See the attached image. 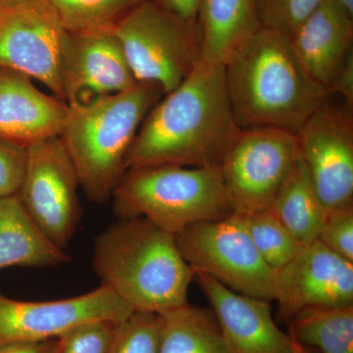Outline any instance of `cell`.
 Segmentation results:
<instances>
[{"label": "cell", "mask_w": 353, "mask_h": 353, "mask_svg": "<svg viewBox=\"0 0 353 353\" xmlns=\"http://www.w3.org/2000/svg\"><path fill=\"white\" fill-rule=\"evenodd\" d=\"M299 157L294 132L275 128L241 130L219 167L234 213L270 209Z\"/></svg>", "instance_id": "ba28073f"}, {"label": "cell", "mask_w": 353, "mask_h": 353, "mask_svg": "<svg viewBox=\"0 0 353 353\" xmlns=\"http://www.w3.org/2000/svg\"><path fill=\"white\" fill-rule=\"evenodd\" d=\"M67 36L48 0H0V68L31 77L62 101Z\"/></svg>", "instance_id": "9c48e42d"}, {"label": "cell", "mask_w": 353, "mask_h": 353, "mask_svg": "<svg viewBox=\"0 0 353 353\" xmlns=\"http://www.w3.org/2000/svg\"><path fill=\"white\" fill-rule=\"evenodd\" d=\"M348 15L353 17V0H336Z\"/></svg>", "instance_id": "d6a6232c"}, {"label": "cell", "mask_w": 353, "mask_h": 353, "mask_svg": "<svg viewBox=\"0 0 353 353\" xmlns=\"http://www.w3.org/2000/svg\"><path fill=\"white\" fill-rule=\"evenodd\" d=\"M70 260L32 219L18 194L0 197V270L58 267Z\"/></svg>", "instance_id": "ac0fdd59"}, {"label": "cell", "mask_w": 353, "mask_h": 353, "mask_svg": "<svg viewBox=\"0 0 353 353\" xmlns=\"http://www.w3.org/2000/svg\"><path fill=\"white\" fill-rule=\"evenodd\" d=\"M270 209L301 245L306 246L318 240L327 211L301 157Z\"/></svg>", "instance_id": "ffe728a7"}, {"label": "cell", "mask_w": 353, "mask_h": 353, "mask_svg": "<svg viewBox=\"0 0 353 353\" xmlns=\"http://www.w3.org/2000/svg\"><path fill=\"white\" fill-rule=\"evenodd\" d=\"M64 101L85 103L138 83L114 29L67 36L61 60Z\"/></svg>", "instance_id": "5bb4252c"}, {"label": "cell", "mask_w": 353, "mask_h": 353, "mask_svg": "<svg viewBox=\"0 0 353 353\" xmlns=\"http://www.w3.org/2000/svg\"><path fill=\"white\" fill-rule=\"evenodd\" d=\"M92 266L134 312L161 315L189 303L194 273L183 259L175 234L145 218L117 219L95 238Z\"/></svg>", "instance_id": "3957f363"}, {"label": "cell", "mask_w": 353, "mask_h": 353, "mask_svg": "<svg viewBox=\"0 0 353 353\" xmlns=\"http://www.w3.org/2000/svg\"><path fill=\"white\" fill-rule=\"evenodd\" d=\"M159 353H234L215 316L190 305L160 315Z\"/></svg>", "instance_id": "44dd1931"}, {"label": "cell", "mask_w": 353, "mask_h": 353, "mask_svg": "<svg viewBox=\"0 0 353 353\" xmlns=\"http://www.w3.org/2000/svg\"><path fill=\"white\" fill-rule=\"evenodd\" d=\"M163 97L159 85L138 83L124 92L69 105L59 137L90 201H111L126 174L127 154L141 123Z\"/></svg>", "instance_id": "277c9868"}, {"label": "cell", "mask_w": 353, "mask_h": 353, "mask_svg": "<svg viewBox=\"0 0 353 353\" xmlns=\"http://www.w3.org/2000/svg\"><path fill=\"white\" fill-rule=\"evenodd\" d=\"M290 336L319 353H353V305L308 308L289 320Z\"/></svg>", "instance_id": "7402d4cb"}, {"label": "cell", "mask_w": 353, "mask_h": 353, "mask_svg": "<svg viewBox=\"0 0 353 353\" xmlns=\"http://www.w3.org/2000/svg\"><path fill=\"white\" fill-rule=\"evenodd\" d=\"M289 39L306 73L330 94L352 54L353 17L336 0H323Z\"/></svg>", "instance_id": "e0dca14e"}, {"label": "cell", "mask_w": 353, "mask_h": 353, "mask_svg": "<svg viewBox=\"0 0 353 353\" xmlns=\"http://www.w3.org/2000/svg\"><path fill=\"white\" fill-rule=\"evenodd\" d=\"M201 59L224 65L260 25L256 0H201L197 18Z\"/></svg>", "instance_id": "d6986e66"}, {"label": "cell", "mask_w": 353, "mask_h": 353, "mask_svg": "<svg viewBox=\"0 0 353 353\" xmlns=\"http://www.w3.org/2000/svg\"><path fill=\"white\" fill-rule=\"evenodd\" d=\"M115 325L109 321L81 325L57 338L50 353H108Z\"/></svg>", "instance_id": "4316f807"}, {"label": "cell", "mask_w": 353, "mask_h": 353, "mask_svg": "<svg viewBox=\"0 0 353 353\" xmlns=\"http://www.w3.org/2000/svg\"><path fill=\"white\" fill-rule=\"evenodd\" d=\"M27 148L0 139V197L19 192L27 162Z\"/></svg>", "instance_id": "f1b7e54d"}, {"label": "cell", "mask_w": 353, "mask_h": 353, "mask_svg": "<svg viewBox=\"0 0 353 353\" xmlns=\"http://www.w3.org/2000/svg\"><path fill=\"white\" fill-rule=\"evenodd\" d=\"M134 311L108 288L50 301H15L0 292V340H55L81 325L122 322Z\"/></svg>", "instance_id": "7c38bea8"}, {"label": "cell", "mask_w": 353, "mask_h": 353, "mask_svg": "<svg viewBox=\"0 0 353 353\" xmlns=\"http://www.w3.org/2000/svg\"><path fill=\"white\" fill-rule=\"evenodd\" d=\"M160 315L134 312L114 328L108 353H159Z\"/></svg>", "instance_id": "d4e9b609"}, {"label": "cell", "mask_w": 353, "mask_h": 353, "mask_svg": "<svg viewBox=\"0 0 353 353\" xmlns=\"http://www.w3.org/2000/svg\"><path fill=\"white\" fill-rule=\"evenodd\" d=\"M296 134L301 159L326 211L353 205L352 109L327 99Z\"/></svg>", "instance_id": "8fae6325"}, {"label": "cell", "mask_w": 353, "mask_h": 353, "mask_svg": "<svg viewBox=\"0 0 353 353\" xmlns=\"http://www.w3.org/2000/svg\"><path fill=\"white\" fill-rule=\"evenodd\" d=\"M323 0H256L260 25L290 38Z\"/></svg>", "instance_id": "484cf974"}, {"label": "cell", "mask_w": 353, "mask_h": 353, "mask_svg": "<svg viewBox=\"0 0 353 353\" xmlns=\"http://www.w3.org/2000/svg\"><path fill=\"white\" fill-rule=\"evenodd\" d=\"M110 201L117 219L145 218L173 234L234 213L219 167L129 169Z\"/></svg>", "instance_id": "5b68a950"}, {"label": "cell", "mask_w": 353, "mask_h": 353, "mask_svg": "<svg viewBox=\"0 0 353 353\" xmlns=\"http://www.w3.org/2000/svg\"><path fill=\"white\" fill-rule=\"evenodd\" d=\"M150 1L165 12L170 14L183 22L197 24L201 0H150Z\"/></svg>", "instance_id": "f546056e"}, {"label": "cell", "mask_w": 353, "mask_h": 353, "mask_svg": "<svg viewBox=\"0 0 353 353\" xmlns=\"http://www.w3.org/2000/svg\"><path fill=\"white\" fill-rule=\"evenodd\" d=\"M240 131L224 65L201 59L145 116L128 152L127 171L160 165L220 167Z\"/></svg>", "instance_id": "6da1fadb"}, {"label": "cell", "mask_w": 353, "mask_h": 353, "mask_svg": "<svg viewBox=\"0 0 353 353\" xmlns=\"http://www.w3.org/2000/svg\"><path fill=\"white\" fill-rule=\"evenodd\" d=\"M296 353H305V352H304L303 347H301V345H299V348H297Z\"/></svg>", "instance_id": "836d02e7"}, {"label": "cell", "mask_w": 353, "mask_h": 353, "mask_svg": "<svg viewBox=\"0 0 353 353\" xmlns=\"http://www.w3.org/2000/svg\"><path fill=\"white\" fill-rule=\"evenodd\" d=\"M70 34L114 29L146 0H48Z\"/></svg>", "instance_id": "603a6c76"}, {"label": "cell", "mask_w": 353, "mask_h": 353, "mask_svg": "<svg viewBox=\"0 0 353 353\" xmlns=\"http://www.w3.org/2000/svg\"><path fill=\"white\" fill-rule=\"evenodd\" d=\"M279 314L290 320L308 308L353 305V263L315 241L277 271Z\"/></svg>", "instance_id": "4fadbf2b"}, {"label": "cell", "mask_w": 353, "mask_h": 353, "mask_svg": "<svg viewBox=\"0 0 353 353\" xmlns=\"http://www.w3.org/2000/svg\"><path fill=\"white\" fill-rule=\"evenodd\" d=\"M336 92L345 99V105L350 109L353 106V55H350L332 85L330 94Z\"/></svg>", "instance_id": "4dcf8cb0"}, {"label": "cell", "mask_w": 353, "mask_h": 353, "mask_svg": "<svg viewBox=\"0 0 353 353\" xmlns=\"http://www.w3.org/2000/svg\"><path fill=\"white\" fill-rule=\"evenodd\" d=\"M228 94L241 130L275 128L297 134L329 99L309 77L285 34L260 27L224 64Z\"/></svg>", "instance_id": "7a4b0ae2"}, {"label": "cell", "mask_w": 353, "mask_h": 353, "mask_svg": "<svg viewBox=\"0 0 353 353\" xmlns=\"http://www.w3.org/2000/svg\"><path fill=\"white\" fill-rule=\"evenodd\" d=\"M175 238L194 275H208L245 296L275 301L277 271L262 259L236 213L196 223Z\"/></svg>", "instance_id": "52a82bcc"}, {"label": "cell", "mask_w": 353, "mask_h": 353, "mask_svg": "<svg viewBox=\"0 0 353 353\" xmlns=\"http://www.w3.org/2000/svg\"><path fill=\"white\" fill-rule=\"evenodd\" d=\"M69 105L46 94L31 77L0 68V139L23 145L59 137Z\"/></svg>", "instance_id": "2e32d148"}, {"label": "cell", "mask_w": 353, "mask_h": 353, "mask_svg": "<svg viewBox=\"0 0 353 353\" xmlns=\"http://www.w3.org/2000/svg\"><path fill=\"white\" fill-rule=\"evenodd\" d=\"M317 241L353 263V205L327 211Z\"/></svg>", "instance_id": "83f0119b"}, {"label": "cell", "mask_w": 353, "mask_h": 353, "mask_svg": "<svg viewBox=\"0 0 353 353\" xmlns=\"http://www.w3.org/2000/svg\"><path fill=\"white\" fill-rule=\"evenodd\" d=\"M259 254L279 271L303 248L271 209L239 214Z\"/></svg>", "instance_id": "cb8c5ba5"}, {"label": "cell", "mask_w": 353, "mask_h": 353, "mask_svg": "<svg viewBox=\"0 0 353 353\" xmlns=\"http://www.w3.org/2000/svg\"><path fill=\"white\" fill-rule=\"evenodd\" d=\"M139 83L159 85L164 94L183 83L201 60L197 24L174 17L150 0L114 28Z\"/></svg>", "instance_id": "8992f818"}, {"label": "cell", "mask_w": 353, "mask_h": 353, "mask_svg": "<svg viewBox=\"0 0 353 353\" xmlns=\"http://www.w3.org/2000/svg\"><path fill=\"white\" fill-rule=\"evenodd\" d=\"M194 278L234 353H296L299 343L274 321L270 301L234 292L204 274Z\"/></svg>", "instance_id": "9a60e30c"}, {"label": "cell", "mask_w": 353, "mask_h": 353, "mask_svg": "<svg viewBox=\"0 0 353 353\" xmlns=\"http://www.w3.org/2000/svg\"><path fill=\"white\" fill-rule=\"evenodd\" d=\"M80 188L75 167L60 137L28 145L18 196L41 231L64 250L81 221Z\"/></svg>", "instance_id": "30bf717a"}, {"label": "cell", "mask_w": 353, "mask_h": 353, "mask_svg": "<svg viewBox=\"0 0 353 353\" xmlns=\"http://www.w3.org/2000/svg\"><path fill=\"white\" fill-rule=\"evenodd\" d=\"M55 340L46 341L0 340V353H50Z\"/></svg>", "instance_id": "1f68e13d"}]
</instances>
